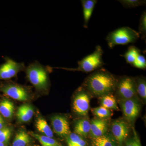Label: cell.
<instances>
[{
	"mask_svg": "<svg viewBox=\"0 0 146 146\" xmlns=\"http://www.w3.org/2000/svg\"><path fill=\"white\" fill-rule=\"evenodd\" d=\"M92 112L96 116L100 119L108 117L111 114V112L109 109L102 106L94 108L92 110Z\"/></svg>",
	"mask_w": 146,
	"mask_h": 146,
	"instance_id": "cell-27",
	"label": "cell"
},
{
	"mask_svg": "<svg viewBox=\"0 0 146 146\" xmlns=\"http://www.w3.org/2000/svg\"><path fill=\"white\" fill-rule=\"evenodd\" d=\"M7 127L6 126L5 121L3 119L2 116L0 115V129Z\"/></svg>",
	"mask_w": 146,
	"mask_h": 146,
	"instance_id": "cell-31",
	"label": "cell"
},
{
	"mask_svg": "<svg viewBox=\"0 0 146 146\" xmlns=\"http://www.w3.org/2000/svg\"><path fill=\"white\" fill-rule=\"evenodd\" d=\"M11 133V129L7 127L0 129V143L7 145L9 141Z\"/></svg>",
	"mask_w": 146,
	"mask_h": 146,
	"instance_id": "cell-28",
	"label": "cell"
},
{
	"mask_svg": "<svg viewBox=\"0 0 146 146\" xmlns=\"http://www.w3.org/2000/svg\"><path fill=\"white\" fill-rule=\"evenodd\" d=\"M0 90L7 96L19 101H26L29 99L28 89L16 84H7L1 86Z\"/></svg>",
	"mask_w": 146,
	"mask_h": 146,
	"instance_id": "cell-6",
	"label": "cell"
},
{
	"mask_svg": "<svg viewBox=\"0 0 146 146\" xmlns=\"http://www.w3.org/2000/svg\"><path fill=\"white\" fill-rule=\"evenodd\" d=\"M67 142L68 146H86L84 140L75 133H70L67 136Z\"/></svg>",
	"mask_w": 146,
	"mask_h": 146,
	"instance_id": "cell-23",
	"label": "cell"
},
{
	"mask_svg": "<svg viewBox=\"0 0 146 146\" xmlns=\"http://www.w3.org/2000/svg\"><path fill=\"white\" fill-rule=\"evenodd\" d=\"M29 81L37 91L45 92L49 87L50 82L46 68L35 60L25 68Z\"/></svg>",
	"mask_w": 146,
	"mask_h": 146,
	"instance_id": "cell-2",
	"label": "cell"
},
{
	"mask_svg": "<svg viewBox=\"0 0 146 146\" xmlns=\"http://www.w3.org/2000/svg\"><path fill=\"white\" fill-rule=\"evenodd\" d=\"M116 89L118 95L123 99H133L137 94L135 80L131 77H123L118 80Z\"/></svg>",
	"mask_w": 146,
	"mask_h": 146,
	"instance_id": "cell-5",
	"label": "cell"
},
{
	"mask_svg": "<svg viewBox=\"0 0 146 146\" xmlns=\"http://www.w3.org/2000/svg\"><path fill=\"white\" fill-rule=\"evenodd\" d=\"M31 141L28 133L25 130H21L16 134L12 146H26L29 144Z\"/></svg>",
	"mask_w": 146,
	"mask_h": 146,
	"instance_id": "cell-18",
	"label": "cell"
},
{
	"mask_svg": "<svg viewBox=\"0 0 146 146\" xmlns=\"http://www.w3.org/2000/svg\"><path fill=\"white\" fill-rule=\"evenodd\" d=\"M91 144L92 146H117V143L115 138L105 134L93 138Z\"/></svg>",
	"mask_w": 146,
	"mask_h": 146,
	"instance_id": "cell-15",
	"label": "cell"
},
{
	"mask_svg": "<svg viewBox=\"0 0 146 146\" xmlns=\"http://www.w3.org/2000/svg\"><path fill=\"white\" fill-rule=\"evenodd\" d=\"M34 112V109L31 105L23 104L18 108L16 113V117L19 121L27 122L32 118Z\"/></svg>",
	"mask_w": 146,
	"mask_h": 146,
	"instance_id": "cell-14",
	"label": "cell"
},
{
	"mask_svg": "<svg viewBox=\"0 0 146 146\" xmlns=\"http://www.w3.org/2000/svg\"><path fill=\"white\" fill-rule=\"evenodd\" d=\"M136 83L137 94L142 99L146 98V82L145 79L143 77H138L134 78Z\"/></svg>",
	"mask_w": 146,
	"mask_h": 146,
	"instance_id": "cell-24",
	"label": "cell"
},
{
	"mask_svg": "<svg viewBox=\"0 0 146 146\" xmlns=\"http://www.w3.org/2000/svg\"><path fill=\"white\" fill-rule=\"evenodd\" d=\"M90 108V98L84 88H80L76 94L73 102V110L80 116H86Z\"/></svg>",
	"mask_w": 146,
	"mask_h": 146,
	"instance_id": "cell-8",
	"label": "cell"
},
{
	"mask_svg": "<svg viewBox=\"0 0 146 146\" xmlns=\"http://www.w3.org/2000/svg\"><path fill=\"white\" fill-rule=\"evenodd\" d=\"M30 134L38 141L42 146H61L60 143L54 139L45 136H41L33 132Z\"/></svg>",
	"mask_w": 146,
	"mask_h": 146,
	"instance_id": "cell-20",
	"label": "cell"
},
{
	"mask_svg": "<svg viewBox=\"0 0 146 146\" xmlns=\"http://www.w3.org/2000/svg\"><path fill=\"white\" fill-rule=\"evenodd\" d=\"M36 127L37 129L45 136L52 138L53 133L46 121L42 118H39L36 121Z\"/></svg>",
	"mask_w": 146,
	"mask_h": 146,
	"instance_id": "cell-19",
	"label": "cell"
},
{
	"mask_svg": "<svg viewBox=\"0 0 146 146\" xmlns=\"http://www.w3.org/2000/svg\"><path fill=\"white\" fill-rule=\"evenodd\" d=\"M103 51L101 46L98 45L95 50L91 54L85 56L78 62V67L76 68H58L67 70L81 71L84 72H90L100 69L105 65L103 60Z\"/></svg>",
	"mask_w": 146,
	"mask_h": 146,
	"instance_id": "cell-4",
	"label": "cell"
},
{
	"mask_svg": "<svg viewBox=\"0 0 146 146\" xmlns=\"http://www.w3.org/2000/svg\"><path fill=\"white\" fill-rule=\"evenodd\" d=\"M133 99L125 100L122 103V107L124 115L129 121H134L139 115L140 106Z\"/></svg>",
	"mask_w": 146,
	"mask_h": 146,
	"instance_id": "cell-11",
	"label": "cell"
},
{
	"mask_svg": "<svg viewBox=\"0 0 146 146\" xmlns=\"http://www.w3.org/2000/svg\"><path fill=\"white\" fill-rule=\"evenodd\" d=\"M24 62H17L7 58L4 63L0 65V80H7L14 77L25 68Z\"/></svg>",
	"mask_w": 146,
	"mask_h": 146,
	"instance_id": "cell-7",
	"label": "cell"
},
{
	"mask_svg": "<svg viewBox=\"0 0 146 146\" xmlns=\"http://www.w3.org/2000/svg\"><path fill=\"white\" fill-rule=\"evenodd\" d=\"M118 80L105 69L100 68L86 78L83 85L93 95L102 96L115 90Z\"/></svg>",
	"mask_w": 146,
	"mask_h": 146,
	"instance_id": "cell-1",
	"label": "cell"
},
{
	"mask_svg": "<svg viewBox=\"0 0 146 146\" xmlns=\"http://www.w3.org/2000/svg\"><path fill=\"white\" fill-rule=\"evenodd\" d=\"M141 53L140 50L135 46H130L127 51L123 56L125 58L127 63L133 65L138 55Z\"/></svg>",
	"mask_w": 146,
	"mask_h": 146,
	"instance_id": "cell-22",
	"label": "cell"
},
{
	"mask_svg": "<svg viewBox=\"0 0 146 146\" xmlns=\"http://www.w3.org/2000/svg\"><path fill=\"white\" fill-rule=\"evenodd\" d=\"M91 124L87 119H81L76 124L74 132L80 136L86 137L90 132Z\"/></svg>",
	"mask_w": 146,
	"mask_h": 146,
	"instance_id": "cell-17",
	"label": "cell"
},
{
	"mask_svg": "<svg viewBox=\"0 0 146 146\" xmlns=\"http://www.w3.org/2000/svg\"><path fill=\"white\" fill-rule=\"evenodd\" d=\"M101 104L102 106L107 109L119 110L116 100L114 96L111 94H108L102 96Z\"/></svg>",
	"mask_w": 146,
	"mask_h": 146,
	"instance_id": "cell-21",
	"label": "cell"
},
{
	"mask_svg": "<svg viewBox=\"0 0 146 146\" xmlns=\"http://www.w3.org/2000/svg\"><path fill=\"white\" fill-rule=\"evenodd\" d=\"M135 68L145 70L146 68V60L145 57L140 54L132 65Z\"/></svg>",
	"mask_w": 146,
	"mask_h": 146,
	"instance_id": "cell-29",
	"label": "cell"
},
{
	"mask_svg": "<svg viewBox=\"0 0 146 146\" xmlns=\"http://www.w3.org/2000/svg\"><path fill=\"white\" fill-rule=\"evenodd\" d=\"M81 2L83 9V26L85 28H87L89 21L98 1L96 0H82Z\"/></svg>",
	"mask_w": 146,
	"mask_h": 146,
	"instance_id": "cell-13",
	"label": "cell"
},
{
	"mask_svg": "<svg viewBox=\"0 0 146 146\" xmlns=\"http://www.w3.org/2000/svg\"><path fill=\"white\" fill-rule=\"evenodd\" d=\"M138 33L139 35H141V38L143 40H146V12L145 11L142 13L138 27Z\"/></svg>",
	"mask_w": 146,
	"mask_h": 146,
	"instance_id": "cell-26",
	"label": "cell"
},
{
	"mask_svg": "<svg viewBox=\"0 0 146 146\" xmlns=\"http://www.w3.org/2000/svg\"><path fill=\"white\" fill-rule=\"evenodd\" d=\"M125 8H133L145 5L146 1L142 0H119L118 1Z\"/></svg>",
	"mask_w": 146,
	"mask_h": 146,
	"instance_id": "cell-25",
	"label": "cell"
},
{
	"mask_svg": "<svg viewBox=\"0 0 146 146\" xmlns=\"http://www.w3.org/2000/svg\"><path fill=\"white\" fill-rule=\"evenodd\" d=\"M90 135L93 138L104 135L108 129V122L104 119H94L90 122Z\"/></svg>",
	"mask_w": 146,
	"mask_h": 146,
	"instance_id": "cell-12",
	"label": "cell"
},
{
	"mask_svg": "<svg viewBox=\"0 0 146 146\" xmlns=\"http://www.w3.org/2000/svg\"><path fill=\"white\" fill-rule=\"evenodd\" d=\"M6 144L0 143V146H6Z\"/></svg>",
	"mask_w": 146,
	"mask_h": 146,
	"instance_id": "cell-32",
	"label": "cell"
},
{
	"mask_svg": "<svg viewBox=\"0 0 146 146\" xmlns=\"http://www.w3.org/2000/svg\"><path fill=\"white\" fill-rule=\"evenodd\" d=\"M51 124L54 131L58 136L65 137L71 133L69 122L63 116H54L51 118Z\"/></svg>",
	"mask_w": 146,
	"mask_h": 146,
	"instance_id": "cell-10",
	"label": "cell"
},
{
	"mask_svg": "<svg viewBox=\"0 0 146 146\" xmlns=\"http://www.w3.org/2000/svg\"><path fill=\"white\" fill-rule=\"evenodd\" d=\"M140 37L138 32L129 27H122L109 33L106 37L108 45L112 49L117 45L134 43Z\"/></svg>",
	"mask_w": 146,
	"mask_h": 146,
	"instance_id": "cell-3",
	"label": "cell"
},
{
	"mask_svg": "<svg viewBox=\"0 0 146 146\" xmlns=\"http://www.w3.org/2000/svg\"><path fill=\"white\" fill-rule=\"evenodd\" d=\"M111 129L113 138L117 143L121 145L128 136L130 127L124 120L118 119L112 123Z\"/></svg>",
	"mask_w": 146,
	"mask_h": 146,
	"instance_id": "cell-9",
	"label": "cell"
},
{
	"mask_svg": "<svg viewBox=\"0 0 146 146\" xmlns=\"http://www.w3.org/2000/svg\"><path fill=\"white\" fill-rule=\"evenodd\" d=\"M125 146H142L138 137L134 136L126 142Z\"/></svg>",
	"mask_w": 146,
	"mask_h": 146,
	"instance_id": "cell-30",
	"label": "cell"
},
{
	"mask_svg": "<svg viewBox=\"0 0 146 146\" xmlns=\"http://www.w3.org/2000/svg\"><path fill=\"white\" fill-rule=\"evenodd\" d=\"M15 107L12 102L6 99L0 102V114L4 117L9 119L13 117Z\"/></svg>",
	"mask_w": 146,
	"mask_h": 146,
	"instance_id": "cell-16",
	"label": "cell"
}]
</instances>
